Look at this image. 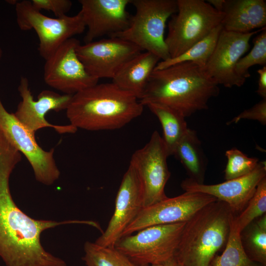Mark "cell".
I'll return each instance as SVG.
<instances>
[{"mask_svg": "<svg viewBox=\"0 0 266 266\" xmlns=\"http://www.w3.org/2000/svg\"><path fill=\"white\" fill-rule=\"evenodd\" d=\"M21 159V153L0 135V257L6 266H66L63 260L44 249L41 234L61 225L83 222L35 219L18 207L9 182Z\"/></svg>", "mask_w": 266, "mask_h": 266, "instance_id": "obj_1", "label": "cell"}, {"mask_svg": "<svg viewBox=\"0 0 266 266\" xmlns=\"http://www.w3.org/2000/svg\"><path fill=\"white\" fill-rule=\"evenodd\" d=\"M220 92L204 68L190 62L154 69L139 100L145 106L157 103L169 106L185 118L207 109L209 100Z\"/></svg>", "mask_w": 266, "mask_h": 266, "instance_id": "obj_2", "label": "cell"}, {"mask_svg": "<svg viewBox=\"0 0 266 266\" xmlns=\"http://www.w3.org/2000/svg\"><path fill=\"white\" fill-rule=\"evenodd\" d=\"M143 107L134 95L112 82L97 83L73 95L66 110L70 125L97 131L122 128L141 115Z\"/></svg>", "mask_w": 266, "mask_h": 266, "instance_id": "obj_3", "label": "cell"}, {"mask_svg": "<svg viewBox=\"0 0 266 266\" xmlns=\"http://www.w3.org/2000/svg\"><path fill=\"white\" fill-rule=\"evenodd\" d=\"M233 214L218 200L203 207L186 222L174 258L183 266H213L227 241Z\"/></svg>", "mask_w": 266, "mask_h": 266, "instance_id": "obj_4", "label": "cell"}, {"mask_svg": "<svg viewBox=\"0 0 266 266\" xmlns=\"http://www.w3.org/2000/svg\"><path fill=\"white\" fill-rule=\"evenodd\" d=\"M131 3L135 13L129 26L109 37L129 41L161 61L170 58L164 34L167 19L177 11V0H131Z\"/></svg>", "mask_w": 266, "mask_h": 266, "instance_id": "obj_5", "label": "cell"}, {"mask_svg": "<svg viewBox=\"0 0 266 266\" xmlns=\"http://www.w3.org/2000/svg\"><path fill=\"white\" fill-rule=\"evenodd\" d=\"M165 41L170 58L176 57L221 25L223 14L203 0H177Z\"/></svg>", "mask_w": 266, "mask_h": 266, "instance_id": "obj_6", "label": "cell"}, {"mask_svg": "<svg viewBox=\"0 0 266 266\" xmlns=\"http://www.w3.org/2000/svg\"><path fill=\"white\" fill-rule=\"evenodd\" d=\"M186 222L146 227L121 237L114 247L137 266L163 263L174 257Z\"/></svg>", "mask_w": 266, "mask_h": 266, "instance_id": "obj_7", "label": "cell"}, {"mask_svg": "<svg viewBox=\"0 0 266 266\" xmlns=\"http://www.w3.org/2000/svg\"><path fill=\"white\" fill-rule=\"evenodd\" d=\"M16 21L22 31L34 30L39 39L38 50L45 60L65 41L84 32L86 29L82 14L51 18L35 9L31 1L15 4Z\"/></svg>", "mask_w": 266, "mask_h": 266, "instance_id": "obj_8", "label": "cell"}, {"mask_svg": "<svg viewBox=\"0 0 266 266\" xmlns=\"http://www.w3.org/2000/svg\"><path fill=\"white\" fill-rule=\"evenodd\" d=\"M169 156L162 136L155 131L149 141L131 157L130 163L135 169L142 188L143 208L167 197L165 189L170 175L167 164Z\"/></svg>", "mask_w": 266, "mask_h": 266, "instance_id": "obj_9", "label": "cell"}, {"mask_svg": "<svg viewBox=\"0 0 266 266\" xmlns=\"http://www.w3.org/2000/svg\"><path fill=\"white\" fill-rule=\"evenodd\" d=\"M0 131L31 165L36 180L51 185L58 179L60 171L54 159V149L44 150L37 143L35 133L22 125L14 113L8 112L0 98Z\"/></svg>", "mask_w": 266, "mask_h": 266, "instance_id": "obj_10", "label": "cell"}, {"mask_svg": "<svg viewBox=\"0 0 266 266\" xmlns=\"http://www.w3.org/2000/svg\"><path fill=\"white\" fill-rule=\"evenodd\" d=\"M79 40L71 38L45 60L44 80L50 87L64 94L73 95L98 83L79 59L76 49Z\"/></svg>", "mask_w": 266, "mask_h": 266, "instance_id": "obj_11", "label": "cell"}, {"mask_svg": "<svg viewBox=\"0 0 266 266\" xmlns=\"http://www.w3.org/2000/svg\"><path fill=\"white\" fill-rule=\"evenodd\" d=\"M217 200L205 194L190 192L167 197L143 208L125 229L121 237L151 226L186 222L203 207Z\"/></svg>", "mask_w": 266, "mask_h": 266, "instance_id": "obj_12", "label": "cell"}, {"mask_svg": "<svg viewBox=\"0 0 266 266\" xmlns=\"http://www.w3.org/2000/svg\"><path fill=\"white\" fill-rule=\"evenodd\" d=\"M18 90L21 97L14 114L18 121L33 133L46 127L53 128L57 133H75L77 129L70 124L57 125L49 123L45 118L50 111L59 112L66 110L70 101V95H61L49 90L41 91L34 100L31 91L28 78L21 76Z\"/></svg>", "mask_w": 266, "mask_h": 266, "instance_id": "obj_13", "label": "cell"}, {"mask_svg": "<svg viewBox=\"0 0 266 266\" xmlns=\"http://www.w3.org/2000/svg\"><path fill=\"white\" fill-rule=\"evenodd\" d=\"M141 52L134 44L115 37L80 44L76 49L88 72L98 79H112L127 61Z\"/></svg>", "mask_w": 266, "mask_h": 266, "instance_id": "obj_14", "label": "cell"}, {"mask_svg": "<svg viewBox=\"0 0 266 266\" xmlns=\"http://www.w3.org/2000/svg\"><path fill=\"white\" fill-rule=\"evenodd\" d=\"M262 29L244 33L223 29L214 51L204 67L217 84L226 88L239 87L244 84L246 79L236 73V65L249 49L251 37Z\"/></svg>", "mask_w": 266, "mask_h": 266, "instance_id": "obj_15", "label": "cell"}, {"mask_svg": "<svg viewBox=\"0 0 266 266\" xmlns=\"http://www.w3.org/2000/svg\"><path fill=\"white\" fill-rule=\"evenodd\" d=\"M143 208L141 184L135 169L130 163L116 195L113 215L106 230L95 243L103 247H114L125 229Z\"/></svg>", "mask_w": 266, "mask_h": 266, "instance_id": "obj_16", "label": "cell"}, {"mask_svg": "<svg viewBox=\"0 0 266 266\" xmlns=\"http://www.w3.org/2000/svg\"><path fill=\"white\" fill-rule=\"evenodd\" d=\"M131 0H79L86 28L85 43L104 35L122 32L129 26L131 16L127 10Z\"/></svg>", "mask_w": 266, "mask_h": 266, "instance_id": "obj_17", "label": "cell"}, {"mask_svg": "<svg viewBox=\"0 0 266 266\" xmlns=\"http://www.w3.org/2000/svg\"><path fill=\"white\" fill-rule=\"evenodd\" d=\"M266 177L265 161L259 162L249 173L216 184L200 183L190 178L183 180L185 192L205 194L226 203L233 213L241 212L254 195L260 182Z\"/></svg>", "mask_w": 266, "mask_h": 266, "instance_id": "obj_18", "label": "cell"}, {"mask_svg": "<svg viewBox=\"0 0 266 266\" xmlns=\"http://www.w3.org/2000/svg\"><path fill=\"white\" fill-rule=\"evenodd\" d=\"M221 23L223 29L248 33L266 25V2L264 0H225Z\"/></svg>", "mask_w": 266, "mask_h": 266, "instance_id": "obj_19", "label": "cell"}, {"mask_svg": "<svg viewBox=\"0 0 266 266\" xmlns=\"http://www.w3.org/2000/svg\"><path fill=\"white\" fill-rule=\"evenodd\" d=\"M160 59L149 52H140L127 61L117 72L112 83L134 95L139 100L142 96L150 77Z\"/></svg>", "mask_w": 266, "mask_h": 266, "instance_id": "obj_20", "label": "cell"}, {"mask_svg": "<svg viewBox=\"0 0 266 266\" xmlns=\"http://www.w3.org/2000/svg\"><path fill=\"white\" fill-rule=\"evenodd\" d=\"M172 155L182 164L190 179L203 183L207 160L195 131L188 128L176 145Z\"/></svg>", "mask_w": 266, "mask_h": 266, "instance_id": "obj_21", "label": "cell"}, {"mask_svg": "<svg viewBox=\"0 0 266 266\" xmlns=\"http://www.w3.org/2000/svg\"><path fill=\"white\" fill-rule=\"evenodd\" d=\"M145 106L159 119L163 129V141L169 156L172 155L176 145L188 129L186 118L177 111L164 104L148 103Z\"/></svg>", "mask_w": 266, "mask_h": 266, "instance_id": "obj_22", "label": "cell"}, {"mask_svg": "<svg viewBox=\"0 0 266 266\" xmlns=\"http://www.w3.org/2000/svg\"><path fill=\"white\" fill-rule=\"evenodd\" d=\"M222 30L221 25H219L207 36L194 44L181 55L173 58L160 61L154 69H161L186 62H192L204 68L214 51Z\"/></svg>", "mask_w": 266, "mask_h": 266, "instance_id": "obj_23", "label": "cell"}, {"mask_svg": "<svg viewBox=\"0 0 266 266\" xmlns=\"http://www.w3.org/2000/svg\"><path fill=\"white\" fill-rule=\"evenodd\" d=\"M237 224L236 216H232L230 230L225 249L215 258L213 266H260L247 256Z\"/></svg>", "mask_w": 266, "mask_h": 266, "instance_id": "obj_24", "label": "cell"}, {"mask_svg": "<svg viewBox=\"0 0 266 266\" xmlns=\"http://www.w3.org/2000/svg\"><path fill=\"white\" fill-rule=\"evenodd\" d=\"M84 249L83 260L86 266H137L115 247L87 241Z\"/></svg>", "mask_w": 266, "mask_h": 266, "instance_id": "obj_25", "label": "cell"}, {"mask_svg": "<svg viewBox=\"0 0 266 266\" xmlns=\"http://www.w3.org/2000/svg\"><path fill=\"white\" fill-rule=\"evenodd\" d=\"M244 247L248 257L261 266H266V216L256 222L250 230Z\"/></svg>", "mask_w": 266, "mask_h": 266, "instance_id": "obj_26", "label": "cell"}, {"mask_svg": "<svg viewBox=\"0 0 266 266\" xmlns=\"http://www.w3.org/2000/svg\"><path fill=\"white\" fill-rule=\"evenodd\" d=\"M253 47L237 62L235 71L238 76L246 79L250 76L249 68L255 65L266 66V29L263 28L253 40Z\"/></svg>", "mask_w": 266, "mask_h": 266, "instance_id": "obj_27", "label": "cell"}, {"mask_svg": "<svg viewBox=\"0 0 266 266\" xmlns=\"http://www.w3.org/2000/svg\"><path fill=\"white\" fill-rule=\"evenodd\" d=\"M266 212V177L258 184L247 205L238 216H236L238 226L242 232L256 218Z\"/></svg>", "mask_w": 266, "mask_h": 266, "instance_id": "obj_28", "label": "cell"}, {"mask_svg": "<svg viewBox=\"0 0 266 266\" xmlns=\"http://www.w3.org/2000/svg\"><path fill=\"white\" fill-rule=\"evenodd\" d=\"M227 163L225 169V179L231 180L245 175L252 171L259 162L256 158L249 157L235 148L227 150Z\"/></svg>", "mask_w": 266, "mask_h": 266, "instance_id": "obj_29", "label": "cell"}, {"mask_svg": "<svg viewBox=\"0 0 266 266\" xmlns=\"http://www.w3.org/2000/svg\"><path fill=\"white\" fill-rule=\"evenodd\" d=\"M33 6L39 11L52 12L57 18L66 15L72 6L69 0H32Z\"/></svg>", "mask_w": 266, "mask_h": 266, "instance_id": "obj_30", "label": "cell"}, {"mask_svg": "<svg viewBox=\"0 0 266 266\" xmlns=\"http://www.w3.org/2000/svg\"><path fill=\"white\" fill-rule=\"evenodd\" d=\"M242 119L256 120L263 125H266V99L255 104L252 107L244 110L227 123L228 125L237 123Z\"/></svg>", "mask_w": 266, "mask_h": 266, "instance_id": "obj_31", "label": "cell"}, {"mask_svg": "<svg viewBox=\"0 0 266 266\" xmlns=\"http://www.w3.org/2000/svg\"><path fill=\"white\" fill-rule=\"evenodd\" d=\"M257 72L259 74V79L256 93L263 99H266V66H264L258 69Z\"/></svg>", "mask_w": 266, "mask_h": 266, "instance_id": "obj_32", "label": "cell"}, {"mask_svg": "<svg viewBox=\"0 0 266 266\" xmlns=\"http://www.w3.org/2000/svg\"><path fill=\"white\" fill-rule=\"evenodd\" d=\"M207 1L216 10L222 12L225 0H209Z\"/></svg>", "mask_w": 266, "mask_h": 266, "instance_id": "obj_33", "label": "cell"}, {"mask_svg": "<svg viewBox=\"0 0 266 266\" xmlns=\"http://www.w3.org/2000/svg\"><path fill=\"white\" fill-rule=\"evenodd\" d=\"M150 266H183L174 257L163 263Z\"/></svg>", "mask_w": 266, "mask_h": 266, "instance_id": "obj_34", "label": "cell"}, {"mask_svg": "<svg viewBox=\"0 0 266 266\" xmlns=\"http://www.w3.org/2000/svg\"><path fill=\"white\" fill-rule=\"evenodd\" d=\"M1 55H2V50H1V49L0 48V58L1 57Z\"/></svg>", "mask_w": 266, "mask_h": 266, "instance_id": "obj_35", "label": "cell"}, {"mask_svg": "<svg viewBox=\"0 0 266 266\" xmlns=\"http://www.w3.org/2000/svg\"></svg>", "mask_w": 266, "mask_h": 266, "instance_id": "obj_36", "label": "cell"}]
</instances>
